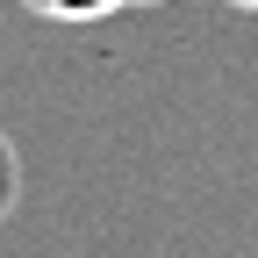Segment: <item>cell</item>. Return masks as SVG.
<instances>
[{"label": "cell", "instance_id": "obj_1", "mask_svg": "<svg viewBox=\"0 0 258 258\" xmlns=\"http://www.w3.org/2000/svg\"><path fill=\"white\" fill-rule=\"evenodd\" d=\"M29 15H43V22H108V15H122L129 0H22Z\"/></svg>", "mask_w": 258, "mask_h": 258}, {"label": "cell", "instance_id": "obj_4", "mask_svg": "<svg viewBox=\"0 0 258 258\" xmlns=\"http://www.w3.org/2000/svg\"><path fill=\"white\" fill-rule=\"evenodd\" d=\"M129 8H137V0H129Z\"/></svg>", "mask_w": 258, "mask_h": 258}, {"label": "cell", "instance_id": "obj_2", "mask_svg": "<svg viewBox=\"0 0 258 258\" xmlns=\"http://www.w3.org/2000/svg\"><path fill=\"white\" fill-rule=\"evenodd\" d=\"M15 194H22V165H15V144L0 137V222L15 215Z\"/></svg>", "mask_w": 258, "mask_h": 258}, {"label": "cell", "instance_id": "obj_3", "mask_svg": "<svg viewBox=\"0 0 258 258\" xmlns=\"http://www.w3.org/2000/svg\"><path fill=\"white\" fill-rule=\"evenodd\" d=\"M237 8H258V0H237Z\"/></svg>", "mask_w": 258, "mask_h": 258}]
</instances>
